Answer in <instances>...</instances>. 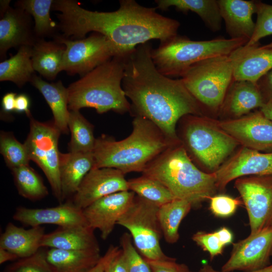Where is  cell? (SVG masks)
I'll return each mask as SVG.
<instances>
[{"mask_svg":"<svg viewBox=\"0 0 272 272\" xmlns=\"http://www.w3.org/2000/svg\"><path fill=\"white\" fill-rule=\"evenodd\" d=\"M134 0H121L113 12L91 11L82 8L74 0H55L51 10L59 21L62 37L74 40L86 38L90 32L106 36L115 47L118 56L124 57L135 47L150 40L165 41L178 35L180 24Z\"/></svg>","mask_w":272,"mask_h":272,"instance_id":"1","label":"cell"},{"mask_svg":"<svg viewBox=\"0 0 272 272\" xmlns=\"http://www.w3.org/2000/svg\"><path fill=\"white\" fill-rule=\"evenodd\" d=\"M152 49L148 42L124 57L122 88L131 102L130 113L148 118L177 144L180 119L187 115L201 116L203 111L181 79H171L158 71L151 57Z\"/></svg>","mask_w":272,"mask_h":272,"instance_id":"2","label":"cell"},{"mask_svg":"<svg viewBox=\"0 0 272 272\" xmlns=\"http://www.w3.org/2000/svg\"><path fill=\"white\" fill-rule=\"evenodd\" d=\"M134 116L132 131L125 139L116 141L104 134L96 139L92 168H113L124 174L142 173L150 162L176 144L148 118Z\"/></svg>","mask_w":272,"mask_h":272,"instance_id":"3","label":"cell"},{"mask_svg":"<svg viewBox=\"0 0 272 272\" xmlns=\"http://www.w3.org/2000/svg\"><path fill=\"white\" fill-rule=\"evenodd\" d=\"M142 174L162 183L175 198L196 207L218 189L214 173L198 169L181 143L173 145L150 162Z\"/></svg>","mask_w":272,"mask_h":272,"instance_id":"4","label":"cell"},{"mask_svg":"<svg viewBox=\"0 0 272 272\" xmlns=\"http://www.w3.org/2000/svg\"><path fill=\"white\" fill-rule=\"evenodd\" d=\"M124 57L114 56L71 84L67 88L70 111L93 108L99 114L131 111L122 86Z\"/></svg>","mask_w":272,"mask_h":272,"instance_id":"5","label":"cell"},{"mask_svg":"<svg viewBox=\"0 0 272 272\" xmlns=\"http://www.w3.org/2000/svg\"><path fill=\"white\" fill-rule=\"evenodd\" d=\"M248 41L245 39L223 37L194 41L177 35L153 48L151 57L158 71L163 75L181 77L195 63L212 57L230 55Z\"/></svg>","mask_w":272,"mask_h":272,"instance_id":"6","label":"cell"},{"mask_svg":"<svg viewBox=\"0 0 272 272\" xmlns=\"http://www.w3.org/2000/svg\"><path fill=\"white\" fill-rule=\"evenodd\" d=\"M202 110L220 111L233 81L231 54L210 57L190 66L180 77Z\"/></svg>","mask_w":272,"mask_h":272,"instance_id":"7","label":"cell"},{"mask_svg":"<svg viewBox=\"0 0 272 272\" xmlns=\"http://www.w3.org/2000/svg\"><path fill=\"white\" fill-rule=\"evenodd\" d=\"M184 125L182 141L187 152L212 173L221 166L239 143L206 117L187 115L181 118Z\"/></svg>","mask_w":272,"mask_h":272,"instance_id":"8","label":"cell"},{"mask_svg":"<svg viewBox=\"0 0 272 272\" xmlns=\"http://www.w3.org/2000/svg\"><path fill=\"white\" fill-rule=\"evenodd\" d=\"M159 206L137 195L117 221L130 233L134 245L148 260H165L171 257L163 251L160 240L163 236L158 218Z\"/></svg>","mask_w":272,"mask_h":272,"instance_id":"9","label":"cell"},{"mask_svg":"<svg viewBox=\"0 0 272 272\" xmlns=\"http://www.w3.org/2000/svg\"><path fill=\"white\" fill-rule=\"evenodd\" d=\"M30 130L24 143L30 160L35 162L44 172L53 193L62 203L59 174L60 152L58 144L60 131L53 121L42 122L31 115Z\"/></svg>","mask_w":272,"mask_h":272,"instance_id":"10","label":"cell"},{"mask_svg":"<svg viewBox=\"0 0 272 272\" xmlns=\"http://www.w3.org/2000/svg\"><path fill=\"white\" fill-rule=\"evenodd\" d=\"M54 39L65 46L62 71L81 77L118 56L117 50L104 35L94 32L88 37L72 40L56 35Z\"/></svg>","mask_w":272,"mask_h":272,"instance_id":"11","label":"cell"},{"mask_svg":"<svg viewBox=\"0 0 272 272\" xmlns=\"http://www.w3.org/2000/svg\"><path fill=\"white\" fill-rule=\"evenodd\" d=\"M235 187L246 209L250 233L272 226V175L241 177Z\"/></svg>","mask_w":272,"mask_h":272,"instance_id":"12","label":"cell"},{"mask_svg":"<svg viewBox=\"0 0 272 272\" xmlns=\"http://www.w3.org/2000/svg\"><path fill=\"white\" fill-rule=\"evenodd\" d=\"M272 251V226L233 244L228 260L221 268L224 272H245L264 268L269 263Z\"/></svg>","mask_w":272,"mask_h":272,"instance_id":"13","label":"cell"},{"mask_svg":"<svg viewBox=\"0 0 272 272\" xmlns=\"http://www.w3.org/2000/svg\"><path fill=\"white\" fill-rule=\"evenodd\" d=\"M239 144L256 151L272 150V121L261 111L218 122Z\"/></svg>","mask_w":272,"mask_h":272,"instance_id":"14","label":"cell"},{"mask_svg":"<svg viewBox=\"0 0 272 272\" xmlns=\"http://www.w3.org/2000/svg\"><path fill=\"white\" fill-rule=\"evenodd\" d=\"M214 173L217 189L221 190L241 177L272 175V153H262L242 147Z\"/></svg>","mask_w":272,"mask_h":272,"instance_id":"15","label":"cell"},{"mask_svg":"<svg viewBox=\"0 0 272 272\" xmlns=\"http://www.w3.org/2000/svg\"><path fill=\"white\" fill-rule=\"evenodd\" d=\"M125 174L113 168H92L82 180L72 201L84 210L97 200L109 194L129 190Z\"/></svg>","mask_w":272,"mask_h":272,"instance_id":"16","label":"cell"},{"mask_svg":"<svg viewBox=\"0 0 272 272\" xmlns=\"http://www.w3.org/2000/svg\"><path fill=\"white\" fill-rule=\"evenodd\" d=\"M135 195L133 192L126 190L97 200L83 210L87 224L94 230L100 231L102 239H107L119 219L131 204Z\"/></svg>","mask_w":272,"mask_h":272,"instance_id":"17","label":"cell"},{"mask_svg":"<svg viewBox=\"0 0 272 272\" xmlns=\"http://www.w3.org/2000/svg\"><path fill=\"white\" fill-rule=\"evenodd\" d=\"M37 39L32 17L26 11L10 6L1 9L0 58L3 60L11 48L33 46Z\"/></svg>","mask_w":272,"mask_h":272,"instance_id":"18","label":"cell"},{"mask_svg":"<svg viewBox=\"0 0 272 272\" xmlns=\"http://www.w3.org/2000/svg\"><path fill=\"white\" fill-rule=\"evenodd\" d=\"M13 218L24 225L31 227L44 224L55 225L58 227L88 224L83 210L76 207L72 200L51 208L19 207L17 208Z\"/></svg>","mask_w":272,"mask_h":272,"instance_id":"19","label":"cell"},{"mask_svg":"<svg viewBox=\"0 0 272 272\" xmlns=\"http://www.w3.org/2000/svg\"><path fill=\"white\" fill-rule=\"evenodd\" d=\"M231 55L233 62V81L257 83L272 70V48L259 46L258 43L237 49Z\"/></svg>","mask_w":272,"mask_h":272,"instance_id":"20","label":"cell"},{"mask_svg":"<svg viewBox=\"0 0 272 272\" xmlns=\"http://www.w3.org/2000/svg\"><path fill=\"white\" fill-rule=\"evenodd\" d=\"M220 12L230 38L250 39L255 23L252 15L256 13L257 1L218 0Z\"/></svg>","mask_w":272,"mask_h":272,"instance_id":"21","label":"cell"},{"mask_svg":"<svg viewBox=\"0 0 272 272\" xmlns=\"http://www.w3.org/2000/svg\"><path fill=\"white\" fill-rule=\"evenodd\" d=\"M94 231L88 224L58 227L45 234L41 247L67 250H100Z\"/></svg>","mask_w":272,"mask_h":272,"instance_id":"22","label":"cell"},{"mask_svg":"<svg viewBox=\"0 0 272 272\" xmlns=\"http://www.w3.org/2000/svg\"><path fill=\"white\" fill-rule=\"evenodd\" d=\"M265 103L257 83L233 81L226 94L220 112L238 118Z\"/></svg>","mask_w":272,"mask_h":272,"instance_id":"23","label":"cell"},{"mask_svg":"<svg viewBox=\"0 0 272 272\" xmlns=\"http://www.w3.org/2000/svg\"><path fill=\"white\" fill-rule=\"evenodd\" d=\"M94 164L93 152L60 153L59 174L62 202L75 195Z\"/></svg>","mask_w":272,"mask_h":272,"instance_id":"24","label":"cell"},{"mask_svg":"<svg viewBox=\"0 0 272 272\" xmlns=\"http://www.w3.org/2000/svg\"><path fill=\"white\" fill-rule=\"evenodd\" d=\"M45 234L41 226L26 229L9 222L1 235L0 247L15 254L19 258L27 257L42 248Z\"/></svg>","mask_w":272,"mask_h":272,"instance_id":"25","label":"cell"},{"mask_svg":"<svg viewBox=\"0 0 272 272\" xmlns=\"http://www.w3.org/2000/svg\"><path fill=\"white\" fill-rule=\"evenodd\" d=\"M42 94L50 107L53 116V122L61 133L67 134L70 111L68 108L69 94L61 81L48 83L34 75L30 82Z\"/></svg>","mask_w":272,"mask_h":272,"instance_id":"26","label":"cell"},{"mask_svg":"<svg viewBox=\"0 0 272 272\" xmlns=\"http://www.w3.org/2000/svg\"><path fill=\"white\" fill-rule=\"evenodd\" d=\"M65 45L55 39H38L32 49V61L35 71L48 80H54L62 71Z\"/></svg>","mask_w":272,"mask_h":272,"instance_id":"27","label":"cell"},{"mask_svg":"<svg viewBox=\"0 0 272 272\" xmlns=\"http://www.w3.org/2000/svg\"><path fill=\"white\" fill-rule=\"evenodd\" d=\"M100 250H46V258L54 272H88L101 257Z\"/></svg>","mask_w":272,"mask_h":272,"instance_id":"28","label":"cell"},{"mask_svg":"<svg viewBox=\"0 0 272 272\" xmlns=\"http://www.w3.org/2000/svg\"><path fill=\"white\" fill-rule=\"evenodd\" d=\"M157 9L166 11L173 7L177 11L186 14L196 13L213 32L219 31L223 21L217 0H156Z\"/></svg>","mask_w":272,"mask_h":272,"instance_id":"29","label":"cell"},{"mask_svg":"<svg viewBox=\"0 0 272 272\" xmlns=\"http://www.w3.org/2000/svg\"><path fill=\"white\" fill-rule=\"evenodd\" d=\"M32 46L20 47L17 53L0 63V81H11L22 88L34 75L32 61Z\"/></svg>","mask_w":272,"mask_h":272,"instance_id":"30","label":"cell"},{"mask_svg":"<svg viewBox=\"0 0 272 272\" xmlns=\"http://www.w3.org/2000/svg\"><path fill=\"white\" fill-rule=\"evenodd\" d=\"M192 208L190 202L178 198L159 207L158 221L163 236L167 243L173 244L178 241L180 225Z\"/></svg>","mask_w":272,"mask_h":272,"instance_id":"31","label":"cell"},{"mask_svg":"<svg viewBox=\"0 0 272 272\" xmlns=\"http://www.w3.org/2000/svg\"><path fill=\"white\" fill-rule=\"evenodd\" d=\"M53 0H20L16 2L15 7L28 12L34 20V33L37 40L57 35L58 25L50 16Z\"/></svg>","mask_w":272,"mask_h":272,"instance_id":"32","label":"cell"},{"mask_svg":"<svg viewBox=\"0 0 272 272\" xmlns=\"http://www.w3.org/2000/svg\"><path fill=\"white\" fill-rule=\"evenodd\" d=\"M68 126L71 133L69 152H93L96 141L94 126L79 110L70 111Z\"/></svg>","mask_w":272,"mask_h":272,"instance_id":"33","label":"cell"},{"mask_svg":"<svg viewBox=\"0 0 272 272\" xmlns=\"http://www.w3.org/2000/svg\"><path fill=\"white\" fill-rule=\"evenodd\" d=\"M12 171L18 193L23 197L36 201L48 194L41 177L29 165L15 168Z\"/></svg>","mask_w":272,"mask_h":272,"instance_id":"34","label":"cell"},{"mask_svg":"<svg viewBox=\"0 0 272 272\" xmlns=\"http://www.w3.org/2000/svg\"><path fill=\"white\" fill-rule=\"evenodd\" d=\"M127 185L129 190L159 207L175 198L162 183L145 175L128 180Z\"/></svg>","mask_w":272,"mask_h":272,"instance_id":"35","label":"cell"},{"mask_svg":"<svg viewBox=\"0 0 272 272\" xmlns=\"http://www.w3.org/2000/svg\"><path fill=\"white\" fill-rule=\"evenodd\" d=\"M0 150L7 166L11 170L29 165L30 159L24 144L18 141L11 133L1 132Z\"/></svg>","mask_w":272,"mask_h":272,"instance_id":"36","label":"cell"},{"mask_svg":"<svg viewBox=\"0 0 272 272\" xmlns=\"http://www.w3.org/2000/svg\"><path fill=\"white\" fill-rule=\"evenodd\" d=\"M41 248L35 254L9 265L4 272H54L46 258V250Z\"/></svg>","mask_w":272,"mask_h":272,"instance_id":"37","label":"cell"},{"mask_svg":"<svg viewBox=\"0 0 272 272\" xmlns=\"http://www.w3.org/2000/svg\"><path fill=\"white\" fill-rule=\"evenodd\" d=\"M132 241L131 235L127 232L124 233L119 239L127 272H151L150 264L140 254Z\"/></svg>","mask_w":272,"mask_h":272,"instance_id":"38","label":"cell"},{"mask_svg":"<svg viewBox=\"0 0 272 272\" xmlns=\"http://www.w3.org/2000/svg\"><path fill=\"white\" fill-rule=\"evenodd\" d=\"M256 14L254 31L246 45L258 43L261 39L272 34V5L257 1Z\"/></svg>","mask_w":272,"mask_h":272,"instance_id":"39","label":"cell"},{"mask_svg":"<svg viewBox=\"0 0 272 272\" xmlns=\"http://www.w3.org/2000/svg\"><path fill=\"white\" fill-rule=\"evenodd\" d=\"M210 200V211L216 217L222 218L232 216L238 207L243 204L239 198L224 194L213 195Z\"/></svg>","mask_w":272,"mask_h":272,"instance_id":"40","label":"cell"},{"mask_svg":"<svg viewBox=\"0 0 272 272\" xmlns=\"http://www.w3.org/2000/svg\"><path fill=\"white\" fill-rule=\"evenodd\" d=\"M192 239L203 251L209 253L211 260L223 252L224 246L215 232L197 231L192 235Z\"/></svg>","mask_w":272,"mask_h":272,"instance_id":"41","label":"cell"},{"mask_svg":"<svg viewBox=\"0 0 272 272\" xmlns=\"http://www.w3.org/2000/svg\"><path fill=\"white\" fill-rule=\"evenodd\" d=\"M146 260L150 264L151 272H192L186 264L177 262L175 258L165 260Z\"/></svg>","mask_w":272,"mask_h":272,"instance_id":"42","label":"cell"},{"mask_svg":"<svg viewBox=\"0 0 272 272\" xmlns=\"http://www.w3.org/2000/svg\"><path fill=\"white\" fill-rule=\"evenodd\" d=\"M104 272H127L124 256L121 248L110 261Z\"/></svg>","mask_w":272,"mask_h":272,"instance_id":"43","label":"cell"},{"mask_svg":"<svg viewBox=\"0 0 272 272\" xmlns=\"http://www.w3.org/2000/svg\"><path fill=\"white\" fill-rule=\"evenodd\" d=\"M265 103H272V70L262 77L257 82Z\"/></svg>","mask_w":272,"mask_h":272,"instance_id":"44","label":"cell"},{"mask_svg":"<svg viewBox=\"0 0 272 272\" xmlns=\"http://www.w3.org/2000/svg\"><path fill=\"white\" fill-rule=\"evenodd\" d=\"M119 249L118 246L110 245L98 262L88 272H104L107 265Z\"/></svg>","mask_w":272,"mask_h":272,"instance_id":"45","label":"cell"},{"mask_svg":"<svg viewBox=\"0 0 272 272\" xmlns=\"http://www.w3.org/2000/svg\"><path fill=\"white\" fill-rule=\"evenodd\" d=\"M30 99L27 95L21 94L17 95L15 100V111L25 112L29 117L31 114L29 110Z\"/></svg>","mask_w":272,"mask_h":272,"instance_id":"46","label":"cell"},{"mask_svg":"<svg viewBox=\"0 0 272 272\" xmlns=\"http://www.w3.org/2000/svg\"><path fill=\"white\" fill-rule=\"evenodd\" d=\"M214 232L224 247L232 243L233 235L229 228L222 227Z\"/></svg>","mask_w":272,"mask_h":272,"instance_id":"47","label":"cell"},{"mask_svg":"<svg viewBox=\"0 0 272 272\" xmlns=\"http://www.w3.org/2000/svg\"><path fill=\"white\" fill-rule=\"evenodd\" d=\"M17 95L13 92L6 94L2 98L3 110L6 113L15 111V100Z\"/></svg>","mask_w":272,"mask_h":272,"instance_id":"48","label":"cell"},{"mask_svg":"<svg viewBox=\"0 0 272 272\" xmlns=\"http://www.w3.org/2000/svg\"><path fill=\"white\" fill-rule=\"evenodd\" d=\"M19 259L14 253L0 247V264H3L8 261H14Z\"/></svg>","mask_w":272,"mask_h":272,"instance_id":"49","label":"cell"},{"mask_svg":"<svg viewBox=\"0 0 272 272\" xmlns=\"http://www.w3.org/2000/svg\"><path fill=\"white\" fill-rule=\"evenodd\" d=\"M199 272H224L219 271L214 269L211 265L208 263H205L200 267ZM248 272H272V264L269 265L261 269L248 271Z\"/></svg>","mask_w":272,"mask_h":272,"instance_id":"50","label":"cell"},{"mask_svg":"<svg viewBox=\"0 0 272 272\" xmlns=\"http://www.w3.org/2000/svg\"><path fill=\"white\" fill-rule=\"evenodd\" d=\"M261 113L267 118L272 121V103L267 102L260 108Z\"/></svg>","mask_w":272,"mask_h":272,"instance_id":"51","label":"cell"},{"mask_svg":"<svg viewBox=\"0 0 272 272\" xmlns=\"http://www.w3.org/2000/svg\"><path fill=\"white\" fill-rule=\"evenodd\" d=\"M262 47L265 48H272V42L265 45L262 46Z\"/></svg>","mask_w":272,"mask_h":272,"instance_id":"52","label":"cell"},{"mask_svg":"<svg viewBox=\"0 0 272 272\" xmlns=\"http://www.w3.org/2000/svg\"><path fill=\"white\" fill-rule=\"evenodd\" d=\"M271 256H272V251H271Z\"/></svg>","mask_w":272,"mask_h":272,"instance_id":"53","label":"cell"}]
</instances>
